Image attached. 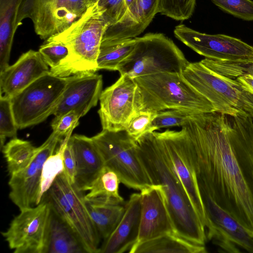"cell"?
<instances>
[{
  "instance_id": "obj_1",
  "label": "cell",
  "mask_w": 253,
  "mask_h": 253,
  "mask_svg": "<svg viewBox=\"0 0 253 253\" xmlns=\"http://www.w3.org/2000/svg\"><path fill=\"white\" fill-rule=\"evenodd\" d=\"M183 126L199 190L253 236V120L214 111Z\"/></svg>"
},
{
  "instance_id": "obj_2",
  "label": "cell",
  "mask_w": 253,
  "mask_h": 253,
  "mask_svg": "<svg viewBox=\"0 0 253 253\" xmlns=\"http://www.w3.org/2000/svg\"><path fill=\"white\" fill-rule=\"evenodd\" d=\"M139 159L152 183L161 185L175 234L194 244L205 246L206 228L195 211L157 132L136 141Z\"/></svg>"
},
{
  "instance_id": "obj_3",
  "label": "cell",
  "mask_w": 253,
  "mask_h": 253,
  "mask_svg": "<svg viewBox=\"0 0 253 253\" xmlns=\"http://www.w3.org/2000/svg\"><path fill=\"white\" fill-rule=\"evenodd\" d=\"M108 26L96 3L67 29L47 39L64 43L69 50L67 56L58 66L50 69V73L67 77L97 71L100 44Z\"/></svg>"
},
{
  "instance_id": "obj_4",
  "label": "cell",
  "mask_w": 253,
  "mask_h": 253,
  "mask_svg": "<svg viewBox=\"0 0 253 253\" xmlns=\"http://www.w3.org/2000/svg\"><path fill=\"white\" fill-rule=\"evenodd\" d=\"M139 93V111L158 112L176 109L194 114L215 111L181 73L163 72L134 78Z\"/></svg>"
},
{
  "instance_id": "obj_5",
  "label": "cell",
  "mask_w": 253,
  "mask_h": 253,
  "mask_svg": "<svg viewBox=\"0 0 253 253\" xmlns=\"http://www.w3.org/2000/svg\"><path fill=\"white\" fill-rule=\"evenodd\" d=\"M186 81L208 99L215 111L253 120V95L236 80L222 76L201 61L190 63L181 72Z\"/></svg>"
},
{
  "instance_id": "obj_6",
  "label": "cell",
  "mask_w": 253,
  "mask_h": 253,
  "mask_svg": "<svg viewBox=\"0 0 253 253\" xmlns=\"http://www.w3.org/2000/svg\"><path fill=\"white\" fill-rule=\"evenodd\" d=\"M42 199L73 230L86 253H100L101 238L88 211L84 192L71 183L63 171L56 177Z\"/></svg>"
},
{
  "instance_id": "obj_7",
  "label": "cell",
  "mask_w": 253,
  "mask_h": 253,
  "mask_svg": "<svg viewBox=\"0 0 253 253\" xmlns=\"http://www.w3.org/2000/svg\"><path fill=\"white\" fill-rule=\"evenodd\" d=\"M131 53L119 65L121 75L132 78L163 72L181 73L189 62L173 42L162 33L136 37Z\"/></svg>"
},
{
  "instance_id": "obj_8",
  "label": "cell",
  "mask_w": 253,
  "mask_h": 253,
  "mask_svg": "<svg viewBox=\"0 0 253 253\" xmlns=\"http://www.w3.org/2000/svg\"><path fill=\"white\" fill-rule=\"evenodd\" d=\"M91 138L104 166L117 173L121 183L140 191L153 185L138 156L136 141L125 130L102 129Z\"/></svg>"
},
{
  "instance_id": "obj_9",
  "label": "cell",
  "mask_w": 253,
  "mask_h": 253,
  "mask_svg": "<svg viewBox=\"0 0 253 253\" xmlns=\"http://www.w3.org/2000/svg\"><path fill=\"white\" fill-rule=\"evenodd\" d=\"M67 80L68 77L56 76L49 72L11 98L18 128L37 125L53 115Z\"/></svg>"
},
{
  "instance_id": "obj_10",
  "label": "cell",
  "mask_w": 253,
  "mask_h": 253,
  "mask_svg": "<svg viewBox=\"0 0 253 253\" xmlns=\"http://www.w3.org/2000/svg\"><path fill=\"white\" fill-rule=\"evenodd\" d=\"M87 8L86 0H21L16 23L18 27L30 19L36 33L46 40L67 29Z\"/></svg>"
},
{
  "instance_id": "obj_11",
  "label": "cell",
  "mask_w": 253,
  "mask_h": 253,
  "mask_svg": "<svg viewBox=\"0 0 253 253\" xmlns=\"http://www.w3.org/2000/svg\"><path fill=\"white\" fill-rule=\"evenodd\" d=\"M51 209L42 199L37 206L22 210L1 233L14 253H45Z\"/></svg>"
},
{
  "instance_id": "obj_12",
  "label": "cell",
  "mask_w": 253,
  "mask_h": 253,
  "mask_svg": "<svg viewBox=\"0 0 253 253\" xmlns=\"http://www.w3.org/2000/svg\"><path fill=\"white\" fill-rule=\"evenodd\" d=\"M98 111L102 129L125 130L132 116L139 111V93L134 78L121 75L111 86L102 90Z\"/></svg>"
},
{
  "instance_id": "obj_13",
  "label": "cell",
  "mask_w": 253,
  "mask_h": 253,
  "mask_svg": "<svg viewBox=\"0 0 253 253\" xmlns=\"http://www.w3.org/2000/svg\"><path fill=\"white\" fill-rule=\"evenodd\" d=\"M191 204L205 228L208 219L200 195L190 149V137L186 128L157 132Z\"/></svg>"
},
{
  "instance_id": "obj_14",
  "label": "cell",
  "mask_w": 253,
  "mask_h": 253,
  "mask_svg": "<svg viewBox=\"0 0 253 253\" xmlns=\"http://www.w3.org/2000/svg\"><path fill=\"white\" fill-rule=\"evenodd\" d=\"M63 138L54 131L39 147L30 164L24 169L10 176L9 197L20 211L32 208L41 202V175L46 159L54 154L56 147Z\"/></svg>"
},
{
  "instance_id": "obj_15",
  "label": "cell",
  "mask_w": 253,
  "mask_h": 253,
  "mask_svg": "<svg viewBox=\"0 0 253 253\" xmlns=\"http://www.w3.org/2000/svg\"><path fill=\"white\" fill-rule=\"evenodd\" d=\"M200 193L208 219L207 239L218 246L220 252L240 253L241 249L253 253V236L207 193Z\"/></svg>"
},
{
  "instance_id": "obj_16",
  "label": "cell",
  "mask_w": 253,
  "mask_h": 253,
  "mask_svg": "<svg viewBox=\"0 0 253 253\" xmlns=\"http://www.w3.org/2000/svg\"><path fill=\"white\" fill-rule=\"evenodd\" d=\"M175 37L205 58L253 61V46L229 36L202 33L184 25L174 30Z\"/></svg>"
},
{
  "instance_id": "obj_17",
  "label": "cell",
  "mask_w": 253,
  "mask_h": 253,
  "mask_svg": "<svg viewBox=\"0 0 253 253\" xmlns=\"http://www.w3.org/2000/svg\"><path fill=\"white\" fill-rule=\"evenodd\" d=\"M140 195L139 230L137 240L133 246L166 234H175L162 187L153 184L142 189Z\"/></svg>"
},
{
  "instance_id": "obj_18",
  "label": "cell",
  "mask_w": 253,
  "mask_h": 253,
  "mask_svg": "<svg viewBox=\"0 0 253 253\" xmlns=\"http://www.w3.org/2000/svg\"><path fill=\"white\" fill-rule=\"evenodd\" d=\"M53 112L55 117L74 111L81 118L96 106L102 91V76L97 74L71 76Z\"/></svg>"
},
{
  "instance_id": "obj_19",
  "label": "cell",
  "mask_w": 253,
  "mask_h": 253,
  "mask_svg": "<svg viewBox=\"0 0 253 253\" xmlns=\"http://www.w3.org/2000/svg\"><path fill=\"white\" fill-rule=\"evenodd\" d=\"M49 72L40 52L30 49L0 72V95L11 98Z\"/></svg>"
},
{
  "instance_id": "obj_20",
  "label": "cell",
  "mask_w": 253,
  "mask_h": 253,
  "mask_svg": "<svg viewBox=\"0 0 253 253\" xmlns=\"http://www.w3.org/2000/svg\"><path fill=\"white\" fill-rule=\"evenodd\" d=\"M141 211L140 193H133L125 204L123 215L117 226L103 241L100 253H123L130 250L138 237Z\"/></svg>"
},
{
  "instance_id": "obj_21",
  "label": "cell",
  "mask_w": 253,
  "mask_h": 253,
  "mask_svg": "<svg viewBox=\"0 0 253 253\" xmlns=\"http://www.w3.org/2000/svg\"><path fill=\"white\" fill-rule=\"evenodd\" d=\"M76 162L75 184L81 190L89 191L105 166L91 137L75 134L70 137Z\"/></svg>"
},
{
  "instance_id": "obj_22",
  "label": "cell",
  "mask_w": 253,
  "mask_h": 253,
  "mask_svg": "<svg viewBox=\"0 0 253 253\" xmlns=\"http://www.w3.org/2000/svg\"><path fill=\"white\" fill-rule=\"evenodd\" d=\"M158 2L159 0H135L120 21L107 27L102 39L136 38L144 31L158 13Z\"/></svg>"
},
{
  "instance_id": "obj_23",
  "label": "cell",
  "mask_w": 253,
  "mask_h": 253,
  "mask_svg": "<svg viewBox=\"0 0 253 253\" xmlns=\"http://www.w3.org/2000/svg\"><path fill=\"white\" fill-rule=\"evenodd\" d=\"M45 253H86L73 230L52 210Z\"/></svg>"
},
{
  "instance_id": "obj_24",
  "label": "cell",
  "mask_w": 253,
  "mask_h": 253,
  "mask_svg": "<svg viewBox=\"0 0 253 253\" xmlns=\"http://www.w3.org/2000/svg\"><path fill=\"white\" fill-rule=\"evenodd\" d=\"M129 253H206L205 246L191 242L175 233H168L133 246Z\"/></svg>"
},
{
  "instance_id": "obj_25",
  "label": "cell",
  "mask_w": 253,
  "mask_h": 253,
  "mask_svg": "<svg viewBox=\"0 0 253 253\" xmlns=\"http://www.w3.org/2000/svg\"><path fill=\"white\" fill-rule=\"evenodd\" d=\"M21 0H0V72L9 66Z\"/></svg>"
},
{
  "instance_id": "obj_26",
  "label": "cell",
  "mask_w": 253,
  "mask_h": 253,
  "mask_svg": "<svg viewBox=\"0 0 253 253\" xmlns=\"http://www.w3.org/2000/svg\"><path fill=\"white\" fill-rule=\"evenodd\" d=\"M121 183L117 173L104 166L85 200L94 203L123 204L124 199L119 192Z\"/></svg>"
},
{
  "instance_id": "obj_27",
  "label": "cell",
  "mask_w": 253,
  "mask_h": 253,
  "mask_svg": "<svg viewBox=\"0 0 253 253\" xmlns=\"http://www.w3.org/2000/svg\"><path fill=\"white\" fill-rule=\"evenodd\" d=\"M135 38L102 39L97 58L98 70L117 71L120 64L131 53Z\"/></svg>"
},
{
  "instance_id": "obj_28",
  "label": "cell",
  "mask_w": 253,
  "mask_h": 253,
  "mask_svg": "<svg viewBox=\"0 0 253 253\" xmlns=\"http://www.w3.org/2000/svg\"><path fill=\"white\" fill-rule=\"evenodd\" d=\"M86 206L101 239H107L114 230L124 211L122 204H99L86 201Z\"/></svg>"
},
{
  "instance_id": "obj_29",
  "label": "cell",
  "mask_w": 253,
  "mask_h": 253,
  "mask_svg": "<svg viewBox=\"0 0 253 253\" xmlns=\"http://www.w3.org/2000/svg\"><path fill=\"white\" fill-rule=\"evenodd\" d=\"M37 148L30 141L12 138L2 149L9 176L26 168L33 159Z\"/></svg>"
},
{
  "instance_id": "obj_30",
  "label": "cell",
  "mask_w": 253,
  "mask_h": 253,
  "mask_svg": "<svg viewBox=\"0 0 253 253\" xmlns=\"http://www.w3.org/2000/svg\"><path fill=\"white\" fill-rule=\"evenodd\" d=\"M70 132L60 144L57 151L45 161L42 172L40 198L49 189L56 177L64 170L63 153L66 145L72 135Z\"/></svg>"
},
{
  "instance_id": "obj_31",
  "label": "cell",
  "mask_w": 253,
  "mask_h": 253,
  "mask_svg": "<svg viewBox=\"0 0 253 253\" xmlns=\"http://www.w3.org/2000/svg\"><path fill=\"white\" fill-rule=\"evenodd\" d=\"M201 62L212 71L229 78L236 79L245 76L253 78V61L205 58Z\"/></svg>"
},
{
  "instance_id": "obj_32",
  "label": "cell",
  "mask_w": 253,
  "mask_h": 253,
  "mask_svg": "<svg viewBox=\"0 0 253 253\" xmlns=\"http://www.w3.org/2000/svg\"><path fill=\"white\" fill-rule=\"evenodd\" d=\"M195 4L196 0H159L158 13L183 21L191 17Z\"/></svg>"
},
{
  "instance_id": "obj_33",
  "label": "cell",
  "mask_w": 253,
  "mask_h": 253,
  "mask_svg": "<svg viewBox=\"0 0 253 253\" xmlns=\"http://www.w3.org/2000/svg\"><path fill=\"white\" fill-rule=\"evenodd\" d=\"M12 109L11 98L0 97V148L4 145L6 137H16L18 129Z\"/></svg>"
},
{
  "instance_id": "obj_34",
  "label": "cell",
  "mask_w": 253,
  "mask_h": 253,
  "mask_svg": "<svg viewBox=\"0 0 253 253\" xmlns=\"http://www.w3.org/2000/svg\"><path fill=\"white\" fill-rule=\"evenodd\" d=\"M157 112L139 111L134 114L125 129L127 133L135 141L143 135L152 132L151 126Z\"/></svg>"
},
{
  "instance_id": "obj_35",
  "label": "cell",
  "mask_w": 253,
  "mask_h": 253,
  "mask_svg": "<svg viewBox=\"0 0 253 253\" xmlns=\"http://www.w3.org/2000/svg\"><path fill=\"white\" fill-rule=\"evenodd\" d=\"M194 114L189 112L169 109L157 112L151 126L152 132L170 126H182Z\"/></svg>"
},
{
  "instance_id": "obj_36",
  "label": "cell",
  "mask_w": 253,
  "mask_h": 253,
  "mask_svg": "<svg viewBox=\"0 0 253 253\" xmlns=\"http://www.w3.org/2000/svg\"><path fill=\"white\" fill-rule=\"evenodd\" d=\"M219 8L236 17L253 20V1L252 0H211Z\"/></svg>"
},
{
  "instance_id": "obj_37",
  "label": "cell",
  "mask_w": 253,
  "mask_h": 253,
  "mask_svg": "<svg viewBox=\"0 0 253 253\" xmlns=\"http://www.w3.org/2000/svg\"><path fill=\"white\" fill-rule=\"evenodd\" d=\"M39 51L50 69L58 66L69 53L68 48L64 43L48 40L40 46Z\"/></svg>"
},
{
  "instance_id": "obj_38",
  "label": "cell",
  "mask_w": 253,
  "mask_h": 253,
  "mask_svg": "<svg viewBox=\"0 0 253 253\" xmlns=\"http://www.w3.org/2000/svg\"><path fill=\"white\" fill-rule=\"evenodd\" d=\"M97 3L109 26L120 21L128 9L125 0H98Z\"/></svg>"
},
{
  "instance_id": "obj_39",
  "label": "cell",
  "mask_w": 253,
  "mask_h": 253,
  "mask_svg": "<svg viewBox=\"0 0 253 253\" xmlns=\"http://www.w3.org/2000/svg\"><path fill=\"white\" fill-rule=\"evenodd\" d=\"M80 118L74 111L55 117L51 124L52 131L64 138L79 125Z\"/></svg>"
},
{
  "instance_id": "obj_40",
  "label": "cell",
  "mask_w": 253,
  "mask_h": 253,
  "mask_svg": "<svg viewBox=\"0 0 253 253\" xmlns=\"http://www.w3.org/2000/svg\"><path fill=\"white\" fill-rule=\"evenodd\" d=\"M63 163V172L69 181L72 183H75L76 174V162L70 138L64 150Z\"/></svg>"
},
{
  "instance_id": "obj_41",
  "label": "cell",
  "mask_w": 253,
  "mask_h": 253,
  "mask_svg": "<svg viewBox=\"0 0 253 253\" xmlns=\"http://www.w3.org/2000/svg\"><path fill=\"white\" fill-rule=\"evenodd\" d=\"M241 85L253 95V78L249 76H241L236 79Z\"/></svg>"
},
{
  "instance_id": "obj_42",
  "label": "cell",
  "mask_w": 253,
  "mask_h": 253,
  "mask_svg": "<svg viewBox=\"0 0 253 253\" xmlns=\"http://www.w3.org/2000/svg\"><path fill=\"white\" fill-rule=\"evenodd\" d=\"M98 0H86L88 7L97 2Z\"/></svg>"
},
{
  "instance_id": "obj_43",
  "label": "cell",
  "mask_w": 253,
  "mask_h": 253,
  "mask_svg": "<svg viewBox=\"0 0 253 253\" xmlns=\"http://www.w3.org/2000/svg\"><path fill=\"white\" fill-rule=\"evenodd\" d=\"M135 0H125L127 8L129 7L135 2Z\"/></svg>"
}]
</instances>
